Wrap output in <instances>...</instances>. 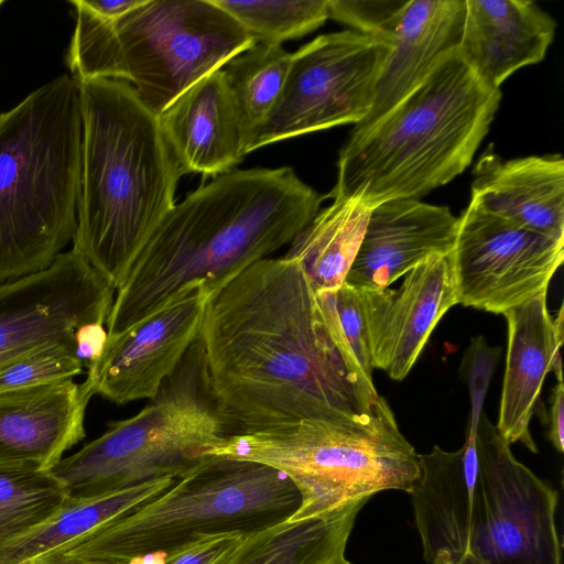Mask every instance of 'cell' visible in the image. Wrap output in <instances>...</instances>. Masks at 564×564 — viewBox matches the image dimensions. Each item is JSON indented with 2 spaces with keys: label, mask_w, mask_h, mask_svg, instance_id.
Returning a JSON list of instances; mask_svg holds the SVG:
<instances>
[{
  "label": "cell",
  "mask_w": 564,
  "mask_h": 564,
  "mask_svg": "<svg viewBox=\"0 0 564 564\" xmlns=\"http://www.w3.org/2000/svg\"><path fill=\"white\" fill-rule=\"evenodd\" d=\"M344 564H352V563H350L349 561H346Z\"/></svg>",
  "instance_id": "obj_40"
},
{
  "label": "cell",
  "mask_w": 564,
  "mask_h": 564,
  "mask_svg": "<svg viewBox=\"0 0 564 564\" xmlns=\"http://www.w3.org/2000/svg\"><path fill=\"white\" fill-rule=\"evenodd\" d=\"M371 210L358 196L334 198L283 257L299 264L316 292L336 291L356 260Z\"/></svg>",
  "instance_id": "obj_25"
},
{
  "label": "cell",
  "mask_w": 564,
  "mask_h": 564,
  "mask_svg": "<svg viewBox=\"0 0 564 564\" xmlns=\"http://www.w3.org/2000/svg\"><path fill=\"white\" fill-rule=\"evenodd\" d=\"M458 304L503 314L547 291L564 260V240L469 203L452 251Z\"/></svg>",
  "instance_id": "obj_12"
},
{
  "label": "cell",
  "mask_w": 564,
  "mask_h": 564,
  "mask_svg": "<svg viewBox=\"0 0 564 564\" xmlns=\"http://www.w3.org/2000/svg\"><path fill=\"white\" fill-rule=\"evenodd\" d=\"M339 325L364 373L372 380V360L368 345L359 291L347 283L333 292Z\"/></svg>",
  "instance_id": "obj_33"
},
{
  "label": "cell",
  "mask_w": 564,
  "mask_h": 564,
  "mask_svg": "<svg viewBox=\"0 0 564 564\" xmlns=\"http://www.w3.org/2000/svg\"><path fill=\"white\" fill-rule=\"evenodd\" d=\"M229 434L209 388L198 338L139 413L108 422L104 434L50 470L69 498H96L160 478H181Z\"/></svg>",
  "instance_id": "obj_9"
},
{
  "label": "cell",
  "mask_w": 564,
  "mask_h": 564,
  "mask_svg": "<svg viewBox=\"0 0 564 564\" xmlns=\"http://www.w3.org/2000/svg\"><path fill=\"white\" fill-rule=\"evenodd\" d=\"M178 478H160L90 499L67 498L45 522L0 545V564H25L156 498Z\"/></svg>",
  "instance_id": "obj_26"
},
{
  "label": "cell",
  "mask_w": 564,
  "mask_h": 564,
  "mask_svg": "<svg viewBox=\"0 0 564 564\" xmlns=\"http://www.w3.org/2000/svg\"><path fill=\"white\" fill-rule=\"evenodd\" d=\"M502 315L507 321V352L496 430L509 444L521 442L538 453L530 422L538 410L543 381L549 372L563 381L547 291Z\"/></svg>",
  "instance_id": "obj_22"
},
{
  "label": "cell",
  "mask_w": 564,
  "mask_h": 564,
  "mask_svg": "<svg viewBox=\"0 0 564 564\" xmlns=\"http://www.w3.org/2000/svg\"><path fill=\"white\" fill-rule=\"evenodd\" d=\"M501 100L458 50L445 56L395 108L351 132L327 197H360L371 208L443 186L471 163Z\"/></svg>",
  "instance_id": "obj_4"
},
{
  "label": "cell",
  "mask_w": 564,
  "mask_h": 564,
  "mask_svg": "<svg viewBox=\"0 0 564 564\" xmlns=\"http://www.w3.org/2000/svg\"><path fill=\"white\" fill-rule=\"evenodd\" d=\"M358 291L373 369L401 381L437 323L458 304L452 252L421 262L397 289Z\"/></svg>",
  "instance_id": "obj_15"
},
{
  "label": "cell",
  "mask_w": 564,
  "mask_h": 564,
  "mask_svg": "<svg viewBox=\"0 0 564 564\" xmlns=\"http://www.w3.org/2000/svg\"><path fill=\"white\" fill-rule=\"evenodd\" d=\"M3 3H4V0H0V8H1V6H2Z\"/></svg>",
  "instance_id": "obj_39"
},
{
  "label": "cell",
  "mask_w": 564,
  "mask_h": 564,
  "mask_svg": "<svg viewBox=\"0 0 564 564\" xmlns=\"http://www.w3.org/2000/svg\"><path fill=\"white\" fill-rule=\"evenodd\" d=\"M65 64L76 80L129 83L160 116L180 95L252 47L249 33L213 0H144L109 20L72 0Z\"/></svg>",
  "instance_id": "obj_7"
},
{
  "label": "cell",
  "mask_w": 564,
  "mask_h": 564,
  "mask_svg": "<svg viewBox=\"0 0 564 564\" xmlns=\"http://www.w3.org/2000/svg\"><path fill=\"white\" fill-rule=\"evenodd\" d=\"M390 41L344 30L317 36L292 53L274 107L245 148L267 144L336 126L361 122L369 113Z\"/></svg>",
  "instance_id": "obj_10"
},
{
  "label": "cell",
  "mask_w": 564,
  "mask_h": 564,
  "mask_svg": "<svg viewBox=\"0 0 564 564\" xmlns=\"http://www.w3.org/2000/svg\"><path fill=\"white\" fill-rule=\"evenodd\" d=\"M465 12V0H408L378 77L372 107L351 132L366 129L389 113L445 56L458 50Z\"/></svg>",
  "instance_id": "obj_20"
},
{
  "label": "cell",
  "mask_w": 564,
  "mask_h": 564,
  "mask_svg": "<svg viewBox=\"0 0 564 564\" xmlns=\"http://www.w3.org/2000/svg\"><path fill=\"white\" fill-rule=\"evenodd\" d=\"M322 200L290 166L232 169L188 193L159 221L117 289L106 322L108 337L196 286L210 296L291 243Z\"/></svg>",
  "instance_id": "obj_2"
},
{
  "label": "cell",
  "mask_w": 564,
  "mask_h": 564,
  "mask_svg": "<svg viewBox=\"0 0 564 564\" xmlns=\"http://www.w3.org/2000/svg\"><path fill=\"white\" fill-rule=\"evenodd\" d=\"M368 499L245 536L226 564H344L355 519Z\"/></svg>",
  "instance_id": "obj_24"
},
{
  "label": "cell",
  "mask_w": 564,
  "mask_h": 564,
  "mask_svg": "<svg viewBox=\"0 0 564 564\" xmlns=\"http://www.w3.org/2000/svg\"><path fill=\"white\" fill-rule=\"evenodd\" d=\"M476 435L466 434L455 452L434 446L419 454L420 471L410 495L423 556L430 564H462L468 557L481 492Z\"/></svg>",
  "instance_id": "obj_16"
},
{
  "label": "cell",
  "mask_w": 564,
  "mask_h": 564,
  "mask_svg": "<svg viewBox=\"0 0 564 564\" xmlns=\"http://www.w3.org/2000/svg\"><path fill=\"white\" fill-rule=\"evenodd\" d=\"M458 54L487 86L540 63L553 42L556 22L530 0H465Z\"/></svg>",
  "instance_id": "obj_19"
},
{
  "label": "cell",
  "mask_w": 564,
  "mask_h": 564,
  "mask_svg": "<svg viewBox=\"0 0 564 564\" xmlns=\"http://www.w3.org/2000/svg\"><path fill=\"white\" fill-rule=\"evenodd\" d=\"M458 228L447 206L406 198L372 208L358 254L345 283L358 290H382L436 254L455 247Z\"/></svg>",
  "instance_id": "obj_17"
},
{
  "label": "cell",
  "mask_w": 564,
  "mask_h": 564,
  "mask_svg": "<svg viewBox=\"0 0 564 564\" xmlns=\"http://www.w3.org/2000/svg\"><path fill=\"white\" fill-rule=\"evenodd\" d=\"M229 13L256 43L281 45L306 35L329 18L328 0H213Z\"/></svg>",
  "instance_id": "obj_29"
},
{
  "label": "cell",
  "mask_w": 564,
  "mask_h": 564,
  "mask_svg": "<svg viewBox=\"0 0 564 564\" xmlns=\"http://www.w3.org/2000/svg\"><path fill=\"white\" fill-rule=\"evenodd\" d=\"M74 341L75 356L87 369V375H94L108 341L107 328L99 323L85 324L75 332Z\"/></svg>",
  "instance_id": "obj_35"
},
{
  "label": "cell",
  "mask_w": 564,
  "mask_h": 564,
  "mask_svg": "<svg viewBox=\"0 0 564 564\" xmlns=\"http://www.w3.org/2000/svg\"><path fill=\"white\" fill-rule=\"evenodd\" d=\"M209 456L261 463L285 474L301 496L289 521L315 517L383 490L410 494L420 471L419 454L381 395L352 416L229 434Z\"/></svg>",
  "instance_id": "obj_8"
},
{
  "label": "cell",
  "mask_w": 564,
  "mask_h": 564,
  "mask_svg": "<svg viewBox=\"0 0 564 564\" xmlns=\"http://www.w3.org/2000/svg\"><path fill=\"white\" fill-rule=\"evenodd\" d=\"M82 172L73 248L117 291L173 207L182 173L158 116L120 79L77 80Z\"/></svg>",
  "instance_id": "obj_3"
},
{
  "label": "cell",
  "mask_w": 564,
  "mask_h": 564,
  "mask_svg": "<svg viewBox=\"0 0 564 564\" xmlns=\"http://www.w3.org/2000/svg\"><path fill=\"white\" fill-rule=\"evenodd\" d=\"M82 134L78 84L68 74L0 113V284L48 268L73 241Z\"/></svg>",
  "instance_id": "obj_5"
},
{
  "label": "cell",
  "mask_w": 564,
  "mask_h": 564,
  "mask_svg": "<svg viewBox=\"0 0 564 564\" xmlns=\"http://www.w3.org/2000/svg\"><path fill=\"white\" fill-rule=\"evenodd\" d=\"M85 6L101 18L115 20L133 9L138 8L144 0H83Z\"/></svg>",
  "instance_id": "obj_37"
},
{
  "label": "cell",
  "mask_w": 564,
  "mask_h": 564,
  "mask_svg": "<svg viewBox=\"0 0 564 564\" xmlns=\"http://www.w3.org/2000/svg\"><path fill=\"white\" fill-rule=\"evenodd\" d=\"M408 0H328L329 18L360 33L391 42L393 31Z\"/></svg>",
  "instance_id": "obj_31"
},
{
  "label": "cell",
  "mask_w": 564,
  "mask_h": 564,
  "mask_svg": "<svg viewBox=\"0 0 564 564\" xmlns=\"http://www.w3.org/2000/svg\"><path fill=\"white\" fill-rule=\"evenodd\" d=\"M510 445L482 413L476 435L481 492L468 557L478 564H562L557 492L518 462Z\"/></svg>",
  "instance_id": "obj_11"
},
{
  "label": "cell",
  "mask_w": 564,
  "mask_h": 564,
  "mask_svg": "<svg viewBox=\"0 0 564 564\" xmlns=\"http://www.w3.org/2000/svg\"><path fill=\"white\" fill-rule=\"evenodd\" d=\"M245 536L240 533L205 536L163 555V564H226Z\"/></svg>",
  "instance_id": "obj_34"
},
{
  "label": "cell",
  "mask_w": 564,
  "mask_h": 564,
  "mask_svg": "<svg viewBox=\"0 0 564 564\" xmlns=\"http://www.w3.org/2000/svg\"><path fill=\"white\" fill-rule=\"evenodd\" d=\"M500 355L499 347H491L481 336L474 337L466 349L460 377L465 380L470 399L467 434L476 435L482 415V405Z\"/></svg>",
  "instance_id": "obj_32"
},
{
  "label": "cell",
  "mask_w": 564,
  "mask_h": 564,
  "mask_svg": "<svg viewBox=\"0 0 564 564\" xmlns=\"http://www.w3.org/2000/svg\"><path fill=\"white\" fill-rule=\"evenodd\" d=\"M94 394L86 379L0 392V463L30 462L51 469L85 437Z\"/></svg>",
  "instance_id": "obj_18"
},
{
  "label": "cell",
  "mask_w": 564,
  "mask_h": 564,
  "mask_svg": "<svg viewBox=\"0 0 564 564\" xmlns=\"http://www.w3.org/2000/svg\"><path fill=\"white\" fill-rule=\"evenodd\" d=\"M549 438L555 449L560 453L564 451V386L563 381H557L551 395V406L549 412Z\"/></svg>",
  "instance_id": "obj_36"
},
{
  "label": "cell",
  "mask_w": 564,
  "mask_h": 564,
  "mask_svg": "<svg viewBox=\"0 0 564 564\" xmlns=\"http://www.w3.org/2000/svg\"><path fill=\"white\" fill-rule=\"evenodd\" d=\"M67 498L50 469L30 462L0 463V545L45 522Z\"/></svg>",
  "instance_id": "obj_28"
},
{
  "label": "cell",
  "mask_w": 564,
  "mask_h": 564,
  "mask_svg": "<svg viewBox=\"0 0 564 564\" xmlns=\"http://www.w3.org/2000/svg\"><path fill=\"white\" fill-rule=\"evenodd\" d=\"M462 564H478L476 561H474L471 557H467Z\"/></svg>",
  "instance_id": "obj_38"
},
{
  "label": "cell",
  "mask_w": 564,
  "mask_h": 564,
  "mask_svg": "<svg viewBox=\"0 0 564 564\" xmlns=\"http://www.w3.org/2000/svg\"><path fill=\"white\" fill-rule=\"evenodd\" d=\"M208 293L186 291L140 324L108 341L94 375L86 377L98 394L118 405L151 400L200 335Z\"/></svg>",
  "instance_id": "obj_14"
},
{
  "label": "cell",
  "mask_w": 564,
  "mask_h": 564,
  "mask_svg": "<svg viewBox=\"0 0 564 564\" xmlns=\"http://www.w3.org/2000/svg\"><path fill=\"white\" fill-rule=\"evenodd\" d=\"M470 203L564 240V159L547 154L503 160L489 148L473 171Z\"/></svg>",
  "instance_id": "obj_23"
},
{
  "label": "cell",
  "mask_w": 564,
  "mask_h": 564,
  "mask_svg": "<svg viewBox=\"0 0 564 564\" xmlns=\"http://www.w3.org/2000/svg\"><path fill=\"white\" fill-rule=\"evenodd\" d=\"M300 505L282 471L208 456L151 501L25 564H132L209 535H251L289 520Z\"/></svg>",
  "instance_id": "obj_6"
},
{
  "label": "cell",
  "mask_w": 564,
  "mask_h": 564,
  "mask_svg": "<svg viewBox=\"0 0 564 564\" xmlns=\"http://www.w3.org/2000/svg\"><path fill=\"white\" fill-rule=\"evenodd\" d=\"M115 292L74 248L42 271L1 283L0 367L44 346L75 351V332L106 325Z\"/></svg>",
  "instance_id": "obj_13"
},
{
  "label": "cell",
  "mask_w": 564,
  "mask_h": 564,
  "mask_svg": "<svg viewBox=\"0 0 564 564\" xmlns=\"http://www.w3.org/2000/svg\"><path fill=\"white\" fill-rule=\"evenodd\" d=\"M230 434L348 417L379 397L347 343L333 292L299 264L261 259L207 300L199 335Z\"/></svg>",
  "instance_id": "obj_1"
},
{
  "label": "cell",
  "mask_w": 564,
  "mask_h": 564,
  "mask_svg": "<svg viewBox=\"0 0 564 564\" xmlns=\"http://www.w3.org/2000/svg\"><path fill=\"white\" fill-rule=\"evenodd\" d=\"M84 368L73 348L44 346L0 367V392L73 380Z\"/></svg>",
  "instance_id": "obj_30"
},
{
  "label": "cell",
  "mask_w": 564,
  "mask_h": 564,
  "mask_svg": "<svg viewBox=\"0 0 564 564\" xmlns=\"http://www.w3.org/2000/svg\"><path fill=\"white\" fill-rule=\"evenodd\" d=\"M158 119L182 175L215 177L232 170L246 155L221 68L185 90Z\"/></svg>",
  "instance_id": "obj_21"
},
{
  "label": "cell",
  "mask_w": 564,
  "mask_h": 564,
  "mask_svg": "<svg viewBox=\"0 0 564 564\" xmlns=\"http://www.w3.org/2000/svg\"><path fill=\"white\" fill-rule=\"evenodd\" d=\"M291 57L282 45L256 43L221 67L241 128L243 151L280 97Z\"/></svg>",
  "instance_id": "obj_27"
}]
</instances>
